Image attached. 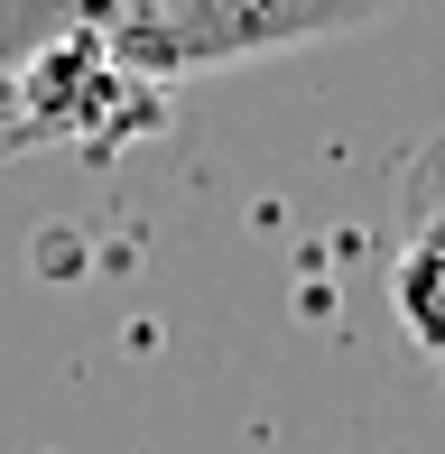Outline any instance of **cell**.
<instances>
[{
    "mask_svg": "<svg viewBox=\"0 0 445 454\" xmlns=\"http://www.w3.org/2000/svg\"><path fill=\"white\" fill-rule=\"evenodd\" d=\"M380 10L390 0H66V19L149 93L260 66V56L307 47V37H343Z\"/></svg>",
    "mask_w": 445,
    "mask_h": 454,
    "instance_id": "cell-1",
    "label": "cell"
},
{
    "mask_svg": "<svg viewBox=\"0 0 445 454\" xmlns=\"http://www.w3.org/2000/svg\"><path fill=\"white\" fill-rule=\"evenodd\" d=\"M149 84L112 66L66 0H0V149H121V139L158 130Z\"/></svg>",
    "mask_w": 445,
    "mask_h": 454,
    "instance_id": "cell-2",
    "label": "cell"
},
{
    "mask_svg": "<svg viewBox=\"0 0 445 454\" xmlns=\"http://www.w3.org/2000/svg\"><path fill=\"white\" fill-rule=\"evenodd\" d=\"M390 297H399V325L445 362V214L409 232V251H399V270H390Z\"/></svg>",
    "mask_w": 445,
    "mask_h": 454,
    "instance_id": "cell-3",
    "label": "cell"
}]
</instances>
